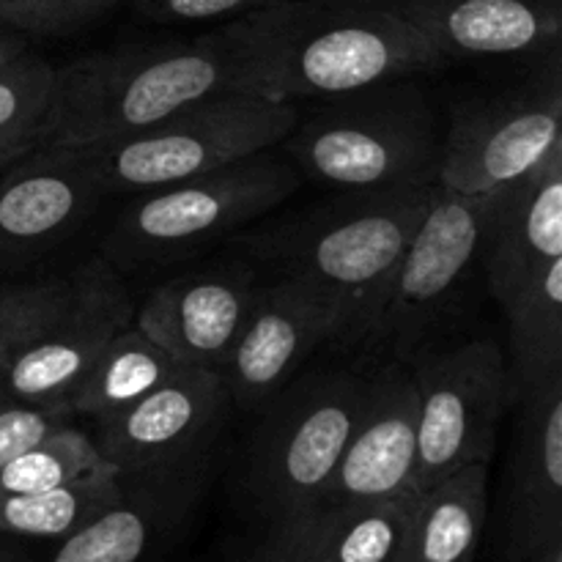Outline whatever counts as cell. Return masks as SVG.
I'll use <instances>...</instances> for the list:
<instances>
[{
	"label": "cell",
	"mask_w": 562,
	"mask_h": 562,
	"mask_svg": "<svg viewBox=\"0 0 562 562\" xmlns=\"http://www.w3.org/2000/svg\"><path fill=\"white\" fill-rule=\"evenodd\" d=\"M329 340H344L338 307L305 280L274 274L272 283L256 285L245 324L220 371L228 398L245 412H261Z\"/></svg>",
	"instance_id": "cell-11"
},
{
	"label": "cell",
	"mask_w": 562,
	"mask_h": 562,
	"mask_svg": "<svg viewBox=\"0 0 562 562\" xmlns=\"http://www.w3.org/2000/svg\"><path fill=\"white\" fill-rule=\"evenodd\" d=\"M562 148L560 58L505 91L459 102L442 137L439 187L497 195L541 168Z\"/></svg>",
	"instance_id": "cell-9"
},
{
	"label": "cell",
	"mask_w": 562,
	"mask_h": 562,
	"mask_svg": "<svg viewBox=\"0 0 562 562\" xmlns=\"http://www.w3.org/2000/svg\"><path fill=\"white\" fill-rule=\"evenodd\" d=\"M108 467L110 464L99 453L93 439H88L77 428L64 426L49 434L36 448L25 450L5 467H0V494L44 492V488H55L75 477L108 470Z\"/></svg>",
	"instance_id": "cell-27"
},
{
	"label": "cell",
	"mask_w": 562,
	"mask_h": 562,
	"mask_svg": "<svg viewBox=\"0 0 562 562\" xmlns=\"http://www.w3.org/2000/svg\"><path fill=\"white\" fill-rule=\"evenodd\" d=\"M324 3L335 5H355V9H384V11H398L406 0H324Z\"/></svg>",
	"instance_id": "cell-33"
},
{
	"label": "cell",
	"mask_w": 562,
	"mask_h": 562,
	"mask_svg": "<svg viewBox=\"0 0 562 562\" xmlns=\"http://www.w3.org/2000/svg\"><path fill=\"white\" fill-rule=\"evenodd\" d=\"M492 206L494 195H464L439 187L362 335V349L387 351L398 362L420 349L467 269L481 258Z\"/></svg>",
	"instance_id": "cell-10"
},
{
	"label": "cell",
	"mask_w": 562,
	"mask_h": 562,
	"mask_svg": "<svg viewBox=\"0 0 562 562\" xmlns=\"http://www.w3.org/2000/svg\"><path fill=\"white\" fill-rule=\"evenodd\" d=\"M119 475V499L38 562H151L190 519L201 497L203 459Z\"/></svg>",
	"instance_id": "cell-16"
},
{
	"label": "cell",
	"mask_w": 562,
	"mask_h": 562,
	"mask_svg": "<svg viewBox=\"0 0 562 562\" xmlns=\"http://www.w3.org/2000/svg\"><path fill=\"white\" fill-rule=\"evenodd\" d=\"M143 20L159 25H184V22L236 20L274 0H130Z\"/></svg>",
	"instance_id": "cell-31"
},
{
	"label": "cell",
	"mask_w": 562,
	"mask_h": 562,
	"mask_svg": "<svg viewBox=\"0 0 562 562\" xmlns=\"http://www.w3.org/2000/svg\"><path fill=\"white\" fill-rule=\"evenodd\" d=\"M302 176L272 151L140 192L115 217L104 258L124 267H162L203 250L289 201Z\"/></svg>",
	"instance_id": "cell-5"
},
{
	"label": "cell",
	"mask_w": 562,
	"mask_h": 562,
	"mask_svg": "<svg viewBox=\"0 0 562 562\" xmlns=\"http://www.w3.org/2000/svg\"><path fill=\"white\" fill-rule=\"evenodd\" d=\"M398 14L445 64L560 58L562 0H406Z\"/></svg>",
	"instance_id": "cell-18"
},
{
	"label": "cell",
	"mask_w": 562,
	"mask_h": 562,
	"mask_svg": "<svg viewBox=\"0 0 562 562\" xmlns=\"http://www.w3.org/2000/svg\"><path fill=\"white\" fill-rule=\"evenodd\" d=\"M503 311L510 329L514 366L508 371L516 398L562 371V258L543 267Z\"/></svg>",
	"instance_id": "cell-24"
},
{
	"label": "cell",
	"mask_w": 562,
	"mask_h": 562,
	"mask_svg": "<svg viewBox=\"0 0 562 562\" xmlns=\"http://www.w3.org/2000/svg\"><path fill=\"white\" fill-rule=\"evenodd\" d=\"M521 562H562V541L549 543L547 549H541V552H536L532 558H527Z\"/></svg>",
	"instance_id": "cell-34"
},
{
	"label": "cell",
	"mask_w": 562,
	"mask_h": 562,
	"mask_svg": "<svg viewBox=\"0 0 562 562\" xmlns=\"http://www.w3.org/2000/svg\"><path fill=\"white\" fill-rule=\"evenodd\" d=\"M417 390L406 362L366 376V398L322 499L393 503L415 497Z\"/></svg>",
	"instance_id": "cell-15"
},
{
	"label": "cell",
	"mask_w": 562,
	"mask_h": 562,
	"mask_svg": "<svg viewBox=\"0 0 562 562\" xmlns=\"http://www.w3.org/2000/svg\"><path fill=\"white\" fill-rule=\"evenodd\" d=\"M179 368V362L162 346L154 344L143 329L126 327L88 368L82 382L69 395V406L77 415L104 423L146 398Z\"/></svg>",
	"instance_id": "cell-23"
},
{
	"label": "cell",
	"mask_w": 562,
	"mask_h": 562,
	"mask_svg": "<svg viewBox=\"0 0 562 562\" xmlns=\"http://www.w3.org/2000/svg\"><path fill=\"white\" fill-rule=\"evenodd\" d=\"M69 404H27V401H0V467L36 448L38 442L66 426Z\"/></svg>",
	"instance_id": "cell-30"
},
{
	"label": "cell",
	"mask_w": 562,
	"mask_h": 562,
	"mask_svg": "<svg viewBox=\"0 0 562 562\" xmlns=\"http://www.w3.org/2000/svg\"><path fill=\"white\" fill-rule=\"evenodd\" d=\"M53 71L44 55L27 49L0 75V170L42 146Z\"/></svg>",
	"instance_id": "cell-26"
},
{
	"label": "cell",
	"mask_w": 562,
	"mask_h": 562,
	"mask_svg": "<svg viewBox=\"0 0 562 562\" xmlns=\"http://www.w3.org/2000/svg\"><path fill=\"white\" fill-rule=\"evenodd\" d=\"M71 289H75V274L0 289V376L14 362V357L64 311Z\"/></svg>",
	"instance_id": "cell-28"
},
{
	"label": "cell",
	"mask_w": 562,
	"mask_h": 562,
	"mask_svg": "<svg viewBox=\"0 0 562 562\" xmlns=\"http://www.w3.org/2000/svg\"><path fill=\"white\" fill-rule=\"evenodd\" d=\"M412 77L322 99L283 140L296 173L333 192L437 187L442 135L426 91Z\"/></svg>",
	"instance_id": "cell-4"
},
{
	"label": "cell",
	"mask_w": 562,
	"mask_h": 562,
	"mask_svg": "<svg viewBox=\"0 0 562 562\" xmlns=\"http://www.w3.org/2000/svg\"><path fill=\"white\" fill-rule=\"evenodd\" d=\"M214 36L228 58V88L274 102L340 97L445 66L398 11L324 0H274L225 22Z\"/></svg>",
	"instance_id": "cell-1"
},
{
	"label": "cell",
	"mask_w": 562,
	"mask_h": 562,
	"mask_svg": "<svg viewBox=\"0 0 562 562\" xmlns=\"http://www.w3.org/2000/svg\"><path fill=\"white\" fill-rule=\"evenodd\" d=\"M119 494L121 475L113 467L44 492L0 494V532L58 543L113 505Z\"/></svg>",
	"instance_id": "cell-25"
},
{
	"label": "cell",
	"mask_w": 562,
	"mask_h": 562,
	"mask_svg": "<svg viewBox=\"0 0 562 562\" xmlns=\"http://www.w3.org/2000/svg\"><path fill=\"white\" fill-rule=\"evenodd\" d=\"M417 390L415 494L467 464H488L505 409L514 404L508 362L494 340L420 346L406 360Z\"/></svg>",
	"instance_id": "cell-8"
},
{
	"label": "cell",
	"mask_w": 562,
	"mask_h": 562,
	"mask_svg": "<svg viewBox=\"0 0 562 562\" xmlns=\"http://www.w3.org/2000/svg\"><path fill=\"white\" fill-rule=\"evenodd\" d=\"M0 562H38V560L31 558L25 549L5 547V543H0Z\"/></svg>",
	"instance_id": "cell-35"
},
{
	"label": "cell",
	"mask_w": 562,
	"mask_h": 562,
	"mask_svg": "<svg viewBox=\"0 0 562 562\" xmlns=\"http://www.w3.org/2000/svg\"><path fill=\"white\" fill-rule=\"evenodd\" d=\"M228 401L223 373L181 366L121 415L99 423V453L119 472H146L203 459Z\"/></svg>",
	"instance_id": "cell-14"
},
{
	"label": "cell",
	"mask_w": 562,
	"mask_h": 562,
	"mask_svg": "<svg viewBox=\"0 0 562 562\" xmlns=\"http://www.w3.org/2000/svg\"><path fill=\"white\" fill-rule=\"evenodd\" d=\"M245 263H217L168 280L146 296L137 329L179 366L223 371L256 294Z\"/></svg>",
	"instance_id": "cell-17"
},
{
	"label": "cell",
	"mask_w": 562,
	"mask_h": 562,
	"mask_svg": "<svg viewBox=\"0 0 562 562\" xmlns=\"http://www.w3.org/2000/svg\"><path fill=\"white\" fill-rule=\"evenodd\" d=\"M366 376L316 371L289 382L267 406L247 453L245 488L269 525L324 497L360 417Z\"/></svg>",
	"instance_id": "cell-6"
},
{
	"label": "cell",
	"mask_w": 562,
	"mask_h": 562,
	"mask_svg": "<svg viewBox=\"0 0 562 562\" xmlns=\"http://www.w3.org/2000/svg\"><path fill=\"white\" fill-rule=\"evenodd\" d=\"M220 88L228 58L214 33L99 49L53 71L42 146L104 151Z\"/></svg>",
	"instance_id": "cell-3"
},
{
	"label": "cell",
	"mask_w": 562,
	"mask_h": 562,
	"mask_svg": "<svg viewBox=\"0 0 562 562\" xmlns=\"http://www.w3.org/2000/svg\"><path fill=\"white\" fill-rule=\"evenodd\" d=\"M300 121L294 102L220 88L184 104L151 130L93 151L104 190L146 192L274 148Z\"/></svg>",
	"instance_id": "cell-7"
},
{
	"label": "cell",
	"mask_w": 562,
	"mask_h": 562,
	"mask_svg": "<svg viewBox=\"0 0 562 562\" xmlns=\"http://www.w3.org/2000/svg\"><path fill=\"white\" fill-rule=\"evenodd\" d=\"M488 289L508 305L543 267L562 258V148L538 170L494 195L483 236Z\"/></svg>",
	"instance_id": "cell-21"
},
{
	"label": "cell",
	"mask_w": 562,
	"mask_h": 562,
	"mask_svg": "<svg viewBox=\"0 0 562 562\" xmlns=\"http://www.w3.org/2000/svg\"><path fill=\"white\" fill-rule=\"evenodd\" d=\"M108 195L93 151L38 146L0 170V269L38 261Z\"/></svg>",
	"instance_id": "cell-13"
},
{
	"label": "cell",
	"mask_w": 562,
	"mask_h": 562,
	"mask_svg": "<svg viewBox=\"0 0 562 562\" xmlns=\"http://www.w3.org/2000/svg\"><path fill=\"white\" fill-rule=\"evenodd\" d=\"M505 554L521 562L562 541V371L516 395Z\"/></svg>",
	"instance_id": "cell-19"
},
{
	"label": "cell",
	"mask_w": 562,
	"mask_h": 562,
	"mask_svg": "<svg viewBox=\"0 0 562 562\" xmlns=\"http://www.w3.org/2000/svg\"><path fill=\"white\" fill-rule=\"evenodd\" d=\"M488 516V464H467L415 494L401 562H475Z\"/></svg>",
	"instance_id": "cell-22"
},
{
	"label": "cell",
	"mask_w": 562,
	"mask_h": 562,
	"mask_svg": "<svg viewBox=\"0 0 562 562\" xmlns=\"http://www.w3.org/2000/svg\"><path fill=\"white\" fill-rule=\"evenodd\" d=\"M132 324V300L108 258L75 272L64 311L14 357L0 376V401L69 404L104 346Z\"/></svg>",
	"instance_id": "cell-12"
},
{
	"label": "cell",
	"mask_w": 562,
	"mask_h": 562,
	"mask_svg": "<svg viewBox=\"0 0 562 562\" xmlns=\"http://www.w3.org/2000/svg\"><path fill=\"white\" fill-rule=\"evenodd\" d=\"M437 187L335 192L252 239L274 274L305 280L340 313L344 346H360L384 289L409 247Z\"/></svg>",
	"instance_id": "cell-2"
},
{
	"label": "cell",
	"mask_w": 562,
	"mask_h": 562,
	"mask_svg": "<svg viewBox=\"0 0 562 562\" xmlns=\"http://www.w3.org/2000/svg\"><path fill=\"white\" fill-rule=\"evenodd\" d=\"M31 49V38L0 20V75Z\"/></svg>",
	"instance_id": "cell-32"
},
{
	"label": "cell",
	"mask_w": 562,
	"mask_h": 562,
	"mask_svg": "<svg viewBox=\"0 0 562 562\" xmlns=\"http://www.w3.org/2000/svg\"><path fill=\"white\" fill-rule=\"evenodd\" d=\"M124 0H0V20L27 38L66 36Z\"/></svg>",
	"instance_id": "cell-29"
},
{
	"label": "cell",
	"mask_w": 562,
	"mask_h": 562,
	"mask_svg": "<svg viewBox=\"0 0 562 562\" xmlns=\"http://www.w3.org/2000/svg\"><path fill=\"white\" fill-rule=\"evenodd\" d=\"M415 497L327 503L269 525L250 562H401Z\"/></svg>",
	"instance_id": "cell-20"
}]
</instances>
